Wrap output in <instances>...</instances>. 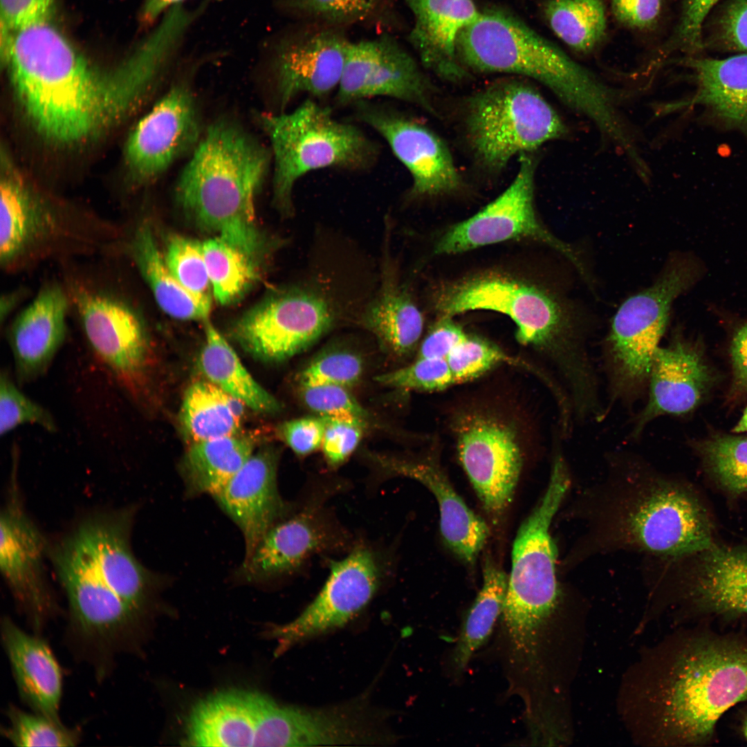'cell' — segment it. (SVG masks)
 Returning a JSON list of instances; mask_svg holds the SVG:
<instances>
[{"label":"cell","instance_id":"38","mask_svg":"<svg viewBox=\"0 0 747 747\" xmlns=\"http://www.w3.org/2000/svg\"><path fill=\"white\" fill-rule=\"evenodd\" d=\"M246 407L209 380H199L184 395L180 421L193 443L231 436L241 430Z\"/></svg>","mask_w":747,"mask_h":747},{"label":"cell","instance_id":"28","mask_svg":"<svg viewBox=\"0 0 747 747\" xmlns=\"http://www.w3.org/2000/svg\"><path fill=\"white\" fill-rule=\"evenodd\" d=\"M69 297L63 282L46 283L7 329L19 382H31L48 369L67 334Z\"/></svg>","mask_w":747,"mask_h":747},{"label":"cell","instance_id":"1","mask_svg":"<svg viewBox=\"0 0 747 747\" xmlns=\"http://www.w3.org/2000/svg\"><path fill=\"white\" fill-rule=\"evenodd\" d=\"M1 57L33 126L66 145L89 141L120 122L165 73L162 59L142 48L115 70H98L50 22L15 33Z\"/></svg>","mask_w":747,"mask_h":747},{"label":"cell","instance_id":"39","mask_svg":"<svg viewBox=\"0 0 747 747\" xmlns=\"http://www.w3.org/2000/svg\"><path fill=\"white\" fill-rule=\"evenodd\" d=\"M483 584L466 617L454 652L455 669L465 668L474 653L490 635L502 613L508 578L491 560L486 559Z\"/></svg>","mask_w":747,"mask_h":747},{"label":"cell","instance_id":"11","mask_svg":"<svg viewBox=\"0 0 747 747\" xmlns=\"http://www.w3.org/2000/svg\"><path fill=\"white\" fill-rule=\"evenodd\" d=\"M70 268L64 275L71 311L95 356L133 400L146 394L154 354L147 324L120 279Z\"/></svg>","mask_w":747,"mask_h":747},{"label":"cell","instance_id":"44","mask_svg":"<svg viewBox=\"0 0 747 747\" xmlns=\"http://www.w3.org/2000/svg\"><path fill=\"white\" fill-rule=\"evenodd\" d=\"M697 449L715 480L728 492H747V437L717 434L697 443Z\"/></svg>","mask_w":747,"mask_h":747},{"label":"cell","instance_id":"6","mask_svg":"<svg viewBox=\"0 0 747 747\" xmlns=\"http://www.w3.org/2000/svg\"><path fill=\"white\" fill-rule=\"evenodd\" d=\"M457 52L468 71L515 74L541 82L591 119L604 136H614L622 127L615 91L508 11H481L459 34Z\"/></svg>","mask_w":747,"mask_h":747},{"label":"cell","instance_id":"56","mask_svg":"<svg viewBox=\"0 0 747 747\" xmlns=\"http://www.w3.org/2000/svg\"><path fill=\"white\" fill-rule=\"evenodd\" d=\"M611 12L625 27L649 30L658 22L663 0H610Z\"/></svg>","mask_w":747,"mask_h":747},{"label":"cell","instance_id":"35","mask_svg":"<svg viewBox=\"0 0 747 747\" xmlns=\"http://www.w3.org/2000/svg\"><path fill=\"white\" fill-rule=\"evenodd\" d=\"M681 61L694 72L697 102L728 124L747 131V53L723 59L687 55Z\"/></svg>","mask_w":747,"mask_h":747},{"label":"cell","instance_id":"53","mask_svg":"<svg viewBox=\"0 0 747 747\" xmlns=\"http://www.w3.org/2000/svg\"><path fill=\"white\" fill-rule=\"evenodd\" d=\"M304 404L322 416H352L365 420L366 410L348 391L334 385L299 386Z\"/></svg>","mask_w":747,"mask_h":747},{"label":"cell","instance_id":"7","mask_svg":"<svg viewBox=\"0 0 747 747\" xmlns=\"http://www.w3.org/2000/svg\"><path fill=\"white\" fill-rule=\"evenodd\" d=\"M0 190V266L7 273L48 260L122 250V228L35 190L6 158Z\"/></svg>","mask_w":747,"mask_h":747},{"label":"cell","instance_id":"54","mask_svg":"<svg viewBox=\"0 0 747 747\" xmlns=\"http://www.w3.org/2000/svg\"><path fill=\"white\" fill-rule=\"evenodd\" d=\"M1 33L13 35L25 28L50 22L55 0H0Z\"/></svg>","mask_w":747,"mask_h":747},{"label":"cell","instance_id":"36","mask_svg":"<svg viewBox=\"0 0 747 747\" xmlns=\"http://www.w3.org/2000/svg\"><path fill=\"white\" fill-rule=\"evenodd\" d=\"M256 443L239 434L192 443L181 463L187 497L219 491L254 453Z\"/></svg>","mask_w":747,"mask_h":747},{"label":"cell","instance_id":"50","mask_svg":"<svg viewBox=\"0 0 747 747\" xmlns=\"http://www.w3.org/2000/svg\"><path fill=\"white\" fill-rule=\"evenodd\" d=\"M721 0H683L674 31L663 44V55L679 51L698 55L703 49V26L708 16Z\"/></svg>","mask_w":747,"mask_h":747},{"label":"cell","instance_id":"4","mask_svg":"<svg viewBox=\"0 0 747 747\" xmlns=\"http://www.w3.org/2000/svg\"><path fill=\"white\" fill-rule=\"evenodd\" d=\"M271 152L236 122L220 119L205 131L181 172L176 199L201 228L255 260L265 249L255 201Z\"/></svg>","mask_w":747,"mask_h":747},{"label":"cell","instance_id":"46","mask_svg":"<svg viewBox=\"0 0 747 747\" xmlns=\"http://www.w3.org/2000/svg\"><path fill=\"white\" fill-rule=\"evenodd\" d=\"M703 49L747 53V0H728L703 32Z\"/></svg>","mask_w":747,"mask_h":747},{"label":"cell","instance_id":"3","mask_svg":"<svg viewBox=\"0 0 747 747\" xmlns=\"http://www.w3.org/2000/svg\"><path fill=\"white\" fill-rule=\"evenodd\" d=\"M648 690L653 735L675 746L713 744L721 717L747 701V631L696 622L673 635Z\"/></svg>","mask_w":747,"mask_h":747},{"label":"cell","instance_id":"12","mask_svg":"<svg viewBox=\"0 0 747 747\" xmlns=\"http://www.w3.org/2000/svg\"><path fill=\"white\" fill-rule=\"evenodd\" d=\"M257 122L268 137L273 160V202L283 214L293 211L296 182L328 167L360 169L375 155L371 141L356 126L308 100L292 111L262 113Z\"/></svg>","mask_w":747,"mask_h":747},{"label":"cell","instance_id":"18","mask_svg":"<svg viewBox=\"0 0 747 747\" xmlns=\"http://www.w3.org/2000/svg\"><path fill=\"white\" fill-rule=\"evenodd\" d=\"M284 709L255 691L231 689L210 694L190 710L183 745L282 746Z\"/></svg>","mask_w":747,"mask_h":747},{"label":"cell","instance_id":"32","mask_svg":"<svg viewBox=\"0 0 747 747\" xmlns=\"http://www.w3.org/2000/svg\"><path fill=\"white\" fill-rule=\"evenodd\" d=\"M414 18L409 42L422 64L442 79L459 82L468 75L458 55L457 41L481 11L473 0H406Z\"/></svg>","mask_w":747,"mask_h":747},{"label":"cell","instance_id":"47","mask_svg":"<svg viewBox=\"0 0 747 747\" xmlns=\"http://www.w3.org/2000/svg\"><path fill=\"white\" fill-rule=\"evenodd\" d=\"M363 372L361 357L347 349H330L311 360L298 376L299 386L334 385L349 388Z\"/></svg>","mask_w":747,"mask_h":747},{"label":"cell","instance_id":"23","mask_svg":"<svg viewBox=\"0 0 747 747\" xmlns=\"http://www.w3.org/2000/svg\"><path fill=\"white\" fill-rule=\"evenodd\" d=\"M713 376L699 344L674 335L654 355L645 403L633 419L629 438L639 439L658 417L693 411L708 393Z\"/></svg>","mask_w":747,"mask_h":747},{"label":"cell","instance_id":"55","mask_svg":"<svg viewBox=\"0 0 747 747\" xmlns=\"http://www.w3.org/2000/svg\"><path fill=\"white\" fill-rule=\"evenodd\" d=\"M324 430L325 419L320 416L286 421L280 425L279 432L295 454L304 456L322 446Z\"/></svg>","mask_w":747,"mask_h":747},{"label":"cell","instance_id":"19","mask_svg":"<svg viewBox=\"0 0 747 747\" xmlns=\"http://www.w3.org/2000/svg\"><path fill=\"white\" fill-rule=\"evenodd\" d=\"M199 107L189 81L173 84L130 133L125 160L138 183L154 180L199 143Z\"/></svg>","mask_w":747,"mask_h":747},{"label":"cell","instance_id":"43","mask_svg":"<svg viewBox=\"0 0 747 747\" xmlns=\"http://www.w3.org/2000/svg\"><path fill=\"white\" fill-rule=\"evenodd\" d=\"M456 384L481 376L495 367L508 364L524 368L544 380L546 374L516 358L488 340L467 333L445 358Z\"/></svg>","mask_w":747,"mask_h":747},{"label":"cell","instance_id":"24","mask_svg":"<svg viewBox=\"0 0 747 747\" xmlns=\"http://www.w3.org/2000/svg\"><path fill=\"white\" fill-rule=\"evenodd\" d=\"M133 516L132 508L99 513L84 520L76 531L109 587L145 618L163 581L133 553L130 536Z\"/></svg>","mask_w":747,"mask_h":747},{"label":"cell","instance_id":"25","mask_svg":"<svg viewBox=\"0 0 747 747\" xmlns=\"http://www.w3.org/2000/svg\"><path fill=\"white\" fill-rule=\"evenodd\" d=\"M697 555V565L674 592L681 614L695 623L747 617V546L714 543Z\"/></svg>","mask_w":747,"mask_h":747},{"label":"cell","instance_id":"22","mask_svg":"<svg viewBox=\"0 0 747 747\" xmlns=\"http://www.w3.org/2000/svg\"><path fill=\"white\" fill-rule=\"evenodd\" d=\"M360 118L378 133L412 178L410 195L434 196L459 190L462 184L443 140L422 123L391 109L360 101Z\"/></svg>","mask_w":747,"mask_h":747},{"label":"cell","instance_id":"14","mask_svg":"<svg viewBox=\"0 0 747 747\" xmlns=\"http://www.w3.org/2000/svg\"><path fill=\"white\" fill-rule=\"evenodd\" d=\"M465 124L477 159L492 171L502 169L515 155L528 154L567 131L541 94L515 79L493 82L471 97Z\"/></svg>","mask_w":747,"mask_h":747},{"label":"cell","instance_id":"5","mask_svg":"<svg viewBox=\"0 0 747 747\" xmlns=\"http://www.w3.org/2000/svg\"><path fill=\"white\" fill-rule=\"evenodd\" d=\"M442 316L490 310L508 316L516 338L536 351L555 370L575 398L591 394L599 380L585 342L583 324L573 310L544 288L499 273H483L450 283L434 299Z\"/></svg>","mask_w":747,"mask_h":747},{"label":"cell","instance_id":"51","mask_svg":"<svg viewBox=\"0 0 747 747\" xmlns=\"http://www.w3.org/2000/svg\"><path fill=\"white\" fill-rule=\"evenodd\" d=\"M378 0H284L282 6L300 15L331 22L360 20L375 10Z\"/></svg>","mask_w":747,"mask_h":747},{"label":"cell","instance_id":"30","mask_svg":"<svg viewBox=\"0 0 747 747\" xmlns=\"http://www.w3.org/2000/svg\"><path fill=\"white\" fill-rule=\"evenodd\" d=\"M370 458L387 474L407 477L423 484L435 497L440 528L448 548L462 561L474 564L489 536V528L453 488L440 465L431 459H408L380 454Z\"/></svg>","mask_w":747,"mask_h":747},{"label":"cell","instance_id":"62","mask_svg":"<svg viewBox=\"0 0 747 747\" xmlns=\"http://www.w3.org/2000/svg\"><path fill=\"white\" fill-rule=\"evenodd\" d=\"M742 734L744 735V737L745 738V740L747 742V716H746V717L745 718V719L743 721Z\"/></svg>","mask_w":747,"mask_h":747},{"label":"cell","instance_id":"27","mask_svg":"<svg viewBox=\"0 0 747 747\" xmlns=\"http://www.w3.org/2000/svg\"><path fill=\"white\" fill-rule=\"evenodd\" d=\"M278 459V454L271 448L253 453L212 495L241 531L245 557L253 552L265 534L287 518L290 513V505L282 499L277 487Z\"/></svg>","mask_w":747,"mask_h":747},{"label":"cell","instance_id":"26","mask_svg":"<svg viewBox=\"0 0 747 747\" xmlns=\"http://www.w3.org/2000/svg\"><path fill=\"white\" fill-rule=\"evenodd\" d=\"M349 43L342 34L331 29L277 42L270 67L281 109L299 94L322 98L338 89Z\"/></svg>","mask_w":747,"mask_h":747},{"label":"cell","instance_id":"37","mask_svg":"<svg viewBox=\"0 0 747 747\" xmlns=\"http://www.w3.org/2000/svg\"><path fill=\"white\" fill-rule=\"evenodd\" d=\"M204 322L205 341L199 365L208 380L255 412H278L282 409L278 400L255 381L209 319Z\"/></svg>","mask_w":747,"mask_h":747},{"label":"cell","instance_id":"59","mask_svg":"<svg viewBox=\"0 0 747 747\" xmlns=\"http://www.w3.org/2000/svg\"><path fill=\"white\" fill-rule=\"evenodd\" d=\"M184 0H145L142 7L140 20L146 26L151 25L165 11L181 4Z\"/></svg>","mask_w":747,"mask_h":747},{"label":"cell","instance_id":"45","mask_svg":"<svg viewBox=\"0 0 747 747\" xmlns=\"http://www.w3.org/2000/svg\"><path fill=\"white\" fill-rule=\"evenodd\" d=\"M163 255L178 281L198 298L212 303V290L205 261L203 243L179 234H170Z\"/></svg>","mask_w":747,"mask_h":747},{"label":"cell","instance_id":"48","mask_svg":"<svg viewBox=\"0 0 747 747\" xmlns=\"http://www.w3.org/2000/svg\"><path fill=\"white\" fill-rule=\"evenodd\" d=\"M375 380L386 387L425 392H436L456 385L444 358H416L410 365L382 374Z\"/></svg>","mask_w":747,"mask_h":747},{"label":"cell","instance_id":"29","mask_svg":"<svg viewBox=\"0 0 747 747\" xmlns=\"http://www.w3.org/2000/svg\"><path fill=\"white\" fill-rule=\"evenodd\" d=\"M332 544V533L315 506L273 526L237 569L239 581L261 583L294 572Z\"/></svg>","mask_w":747,"mask_h":747},{"label":"cell","instance_id":"41","mask_svg":"<svg viewBox=\"0 0 747 747\" xmlns=\"http://www.w3.org/2000/svg\"><path fill=\"white\" fill-rule=\"evenodd\" d=\"M203 250L212 295L220 304L236 301L255 282V259L222 238L206 240Z\"/></svg>","mask_w":747,"mask_h":747},{"label":"cell","instance_id":"13","mask_svg":"<svg viewBox=\"0 0 747 747\" xmlns=\"http://www.w3.org/2000/svg\"><path fill=\"white\" fill-rule=\"evenodd\" d=\"M509 405L476 399L456 408L450 426L459 461L485 510L497 517L510 503L524 462L528 431Z\"/></svg>","mask_w":747,"mask_h":747},{"label":"cell","instance_id":"10","mask_svg":"<svg viewBox=\"0 0 747 747\" xmlns=\"http://www.w3.org/2000/svg\"><path fill=\"white\" fill-rule=\"evenodd\" d=\"M706 272L696 255H675L651 286L621 304L602 354L611 405L631 407L645 398L653 359L661 345L672 304Z\"/></svg>","mask_w":747,"mask_h":747},{"label":"cell","instance_id":"9","mask_svg":"<svg viewBox=\"0 0 747 747\" xmlns=\"http://www.w3.org/2000/svg\"><path fill=\"white\" fill-rule=\"evenodd\" d=\"M571 484L567 462L557 448L546 490L513 543L502 614L512 647L522 658L535 654L541 630L559 604L557 551L550 528Z\"/></svg>","mask_w":747,"mask_h":747},{"label":"cell","instance_id":"16","mask_svg":"<svg viewBox=\"0 0 747 747\" xmlns=\"http://www.w3.org/2000/svg\"><path fill=\"white\" fill-rule=\"evenodd\" d=\"M535 164L522 154L517 173L509 187L469 219L450 227L434 247L437 255H452L507 240L528 239L545 243L584 272L573 249L553 235L539 221L534 207Z\"/></svg>","mask_w":747,"mask_h":747},{"label":"cell","instance_id":"33","mask_svg":"<svg viewBox=\"0 0 747 747\" xmlns=\"http://www.w3.org/2000/svg\"><path fill=\"white\" fill-rule=\"evenodd\" d=\"M122 250L132 260L165 313L183 320L209 319L212 303L194 296L174 277L149 221L139 223L129 235L126 232Z\"/></svg>","mask_w":747,"mask_h":747},{"label":"cell","instance_id":"60","mask_svg":"<svg viewBox=\"0 0 747 747\" xmlns=\"http://www.w3.org/2000/svg\"><path fill=\"white\" fill-rule=\"evenodd\" d=\"M26 295V290L19 288L2 295L0 302V321L1 324L22 302Z\"/></svg>","mask_w":747,"mask_h":747},{"label":"cell","instance_id":"40","mask_svg":"<svg viewBox=\"0 0 747 747\" xmlns=\"http://www.w3.org/2000/svg\"><path fill=\"white\" fill-rule=\"evenodd\" d=\"M542 10L553 33L576 52H591L605 37L602 0H546Z\"/></svg>","mask_w":747,"mask_h":747},{"label":"cell","instance_id":"15","mask_svg":"<svg viewBox=\"0 0 747 747\" xmlns=\"http://www.w3.org/2000/svg\"><path fill=\"white\" fill-rule=\"evenodd\" d=\"M335 312L316 290L292 286L249 310L233 325V338L259 360L278 362L299 353L333 326Z\"/></svg>","mask_w":747,"mask_h":747},{"label":"cell","instance_id":"61","mask_svg":"<svg viewBox=\"0 0 747 747\" xmlns=\"http://www.w3.org/2000/svg\"><path fill=\"white\" fill-rule=\"evenodd\" d=\"M732 431L736 433L747 432V407L744 410L739 421L734 427Z\"/></svg>","mask_w":747,"mask_h":747},{"label":"cell","instance_id":"57","mask_svg":"<svg viewBox=\"0 0 747 747\" xmlns=\"http://www.w3.org/2000/svg\"><path fill=\"white\" fill-rule=\"evenodd\" d=\"M467 333L452 317L441 316L421 343L416 358H444Z\"/></svg>","mask_w":747,"mask_h":747},{"label":"cell","instance_id":"20","mask_svg":"<svg viewBox=\"0 0 747 747\" xmlns=\"http://www.w3.org/2000/svg\"><path fill=\"white\" fill-rule=\"evenodd\" d=\"M433 86L414 59L392 38L349 43L337 100L341 104L389 97L434 113Z\"/></svg>","mask_w":747,"mask_h":747},{"label":"cell","instance_id":"21","mask_svg":"<svg viewBox=\"0 0 747 747\" xmlns=\"http://www.w3.org/2000/svg\"><path fill=\"white\" fill-rule=\"evenodd\" d=\"M380 577L376 555L364 546L331 561L329 577L313 601L292 622L269 629V636L279 642L278 651L344 625L371 600Z\"/></svg>","mask_w":747,"mask_h":747},{"label":"cell","instance_id":"8","mask_svg":"<svg viewBox=\"0 0 747 747\" xmlns=\"http://www.w3.org/2000/svg\"><path fill=\"white\" fill-rule=\"evenodd\" d=\"M68 602L65 642L98 681L138 648L145 620L109 587L75 530L50 552Z\"/></svg>","mask_w":747,"mask_h":747},{"label":"cell","instance_id":"42","mask_svg":"<svg viewBox=\"0 0 747 747\" xmlns=\"http://www.w3.org/2000/svg\"><path fill=\"white\" fill-rule=\"evenodd\" d=\"M7 726L1 728L6 740L18 747H71L82 741V730L65 726L55 719L14 704L6 709Z\"/></svg>","mask_w":747,"mask_h":747},{"label":"cell","instance_id":"31","mask_svg":"<svg viewBox=\"0 0 747 747\" xmlns=\"http://www.w3.org/2000/svg\"><path fill=\"white\" fill-rule=\"evenodd\" d=\"M1 637L22 703L30 710L60 719L64 673L49 643L8 616L1 620Z\"/></svg>","mask_w":747,"mask_h":747},{"label":"cell","instance_id":"52","mask_svg":"<svg viewBox=\"0 0 747 747\" xmlns=\"http://www.w3.org/2000/svg\"><path fill=\"white\" fill-rule=\"evenodd\" d=\"M325 430L322 443L324 457L332 467L344 462L362 438L365 420L352 416H323Z\"/></svg>","mask_w":747,"mask_h":747},{"label":"cell","instance_id":"34","mask_svg":"<svg viewBox=\"0 0 747 747\" xmlns=\"http://www.w3.org/2000/svg\"><path fill=\"white\" fill-rule=\"evenodd\" d=\"M386 257L380 288L365 311L362 322L389 353L404 357L416 347L423 318L409 293L398 283L393 266Z\"/></svg>","mask_w":747,"mask_h":747},{"label":"cell","instance_id":"49","mask_svg":"<svg viewBox=\"0 0 747 747\" xmlns=\"http://www.w3.org/2000/svg\"><path fill=\"white\" fill-rule=\"evenodd\" d=\"M37 425L55 432L56 424L49 412L26 396L15 385L6 369L0 375V434L6 435L24 424Z\"/></svg>","mask_w":747,"mask_h":747},{"label":"cell","instance_id":"58","mask_svg":"<svg viewBox=\"0 0 747 747\" xmlns=\"http://www.w3.org/2000/svg\"><path fill=\"white\" fill-rule=\"evenodd\" d=\"M732 380L731 394L741 396L747 392V319L734 329L730 343Z\"/></svg>","mask_w":747,"mask_h":747},{"label":"cell","instance_id":"2","mask_svg":"<svg viewBox=\"0 0 747 747\" xmlns=\"http://www.w3.org/2000/svg\"><path fill=\"white\" fill-rule=\"evenodd\" d=\"M604 481L583 492L573 515L587 531L570 554V565L587 557L625 550L679 559L713 544L706 509L687 488L642 459L613 456Z\"/></svg>","mask_w":747,"mask_h":747},{"label":"cell","instance_id":"17","mask_svg":"<svg viewBox=\"0 0 747 747\" xmlns=\"http://www.w3.org/2000/svg\"><path fill=\"white\" fill-rule=\"evenodd\" d=\"M0 566L17 608L34 633L59 614L45 573L46 542L10 488L0 519Z\"/></svg>","mask_w":747,"mask_h":747}]
</instances>
